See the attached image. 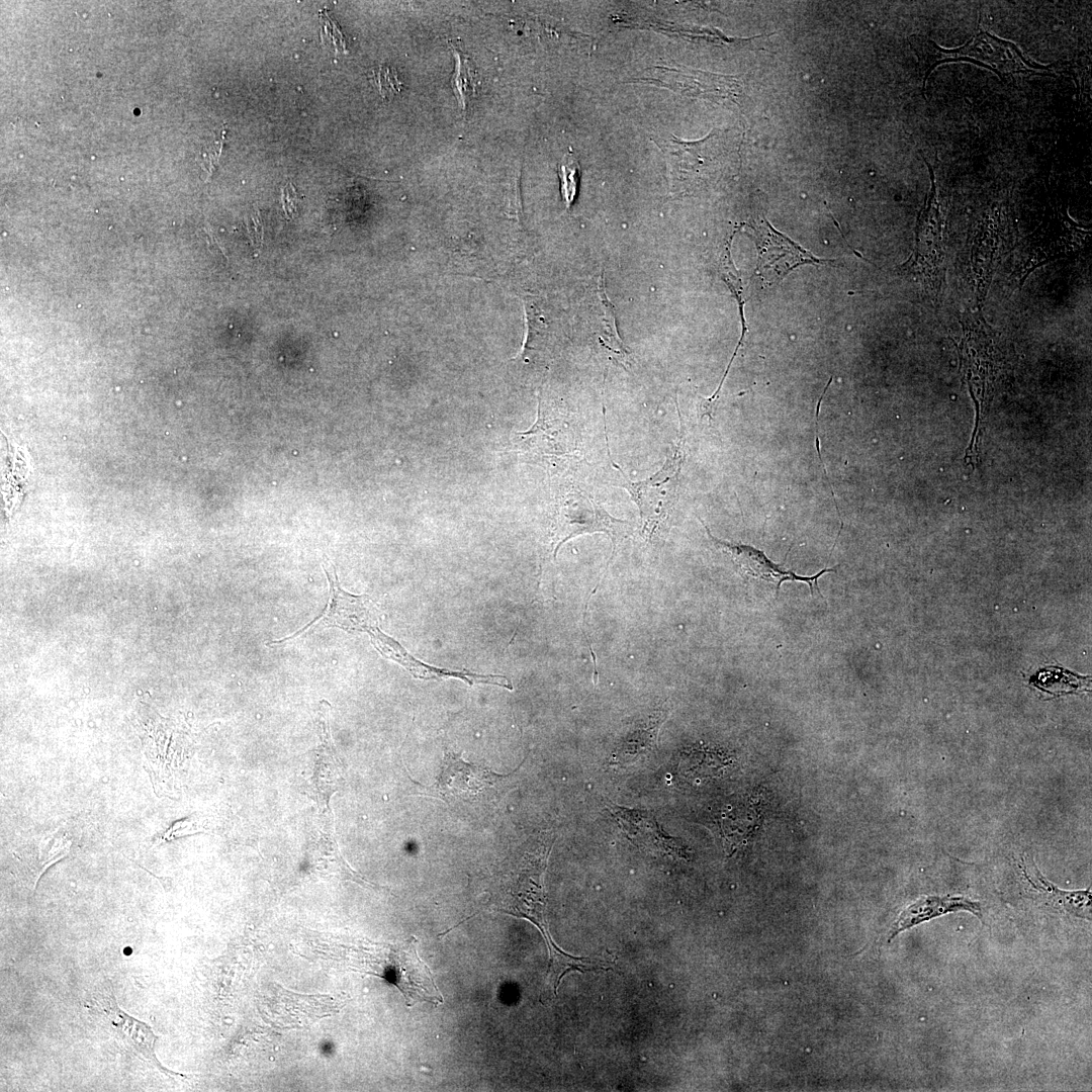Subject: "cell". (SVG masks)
<instances>
[{
	"mask_svg": "<svg viewBox=\"0 0 1092 1092\" xmlns=\"http://www.w3.org/2000/svg\"><path fill=\"white\" fill-rule=\"evenodd\" d=\"M71 846V840L68 833L61 827L54 831L43 834L37 844V859L34 861L29 872V883L32 887H35L39 877L44 871L56 861L65 857Z\"/></svg>",
	"mask_w": 1092,
	"mask_h": 1092,
	"instance_id": "9a60e30c",
	"label": "cell"
},
{
	"mask_svg": "<svg viewBox=\"0 0 1092 1092\" xmlns=\"http://www.w3.org/2000/svg\"><path fill=\"white\" fill-rule=\"evenodd\" d=\"M108 1023L115 1036L122 1040L135 1056L152 1065L157 1070L169 1076H177L165 1068L156 1056L155 1048L158 1036L152 1027L144 1021L136 1019L123 1011L108 984H104L101 990L93 996L91 1003L86 1005Z\"/></svg>",
	"mask_w": 1092,
	"mask_h": 1092,
	"instance_id": "52a82bcc",
	"label": "cell"
},
{
	"mask_svg": "<svg viewBox=\"0 0 1092 1092\" xmlns=\"http://www.w3.org/2000/svg\"><path fill=\"white\" fill-rule=\"evenodd\" d=\"M1030 682L1041 691L1053 695L1086 691L1090 679L1058 667H1046L1038 671Z\"/></svg>",
	"mask_w": 1092,
	"mask_h": 1092,
	"instance_id": "e0dca14e",
	"label": "cell"
},
{
	"mask_svg": "<svg viewBox=\"0 0 1092 1092\" xmlns=\"http://www.w3.org/2000/svg\"><path fill=\"white\" fill-rule=\"evenodd\" d=\"M560 189L568 208L573 202L579 179V165L571 153L565 155L559 164Z\"/></svg>",
	"mask_w": 1092,
	"mask_h": 1092,
	"instance_id": "ac0fdd59",
	"label": "cell"
},
{
	"mask_svg": "<svg viewBox=\"0 0 1092 1092\" xmlns=\"http://www.w3.org/2000/svg\"><path fill=\"white\" fill-rule=\"evenodd\" d=\"M666 717L667 711L660 708L635 724L618 742L612 755L614 763H630L651 751Z\"/></svg>",
	"mask_w": 1092,
	"mask_h": 1092,
	"instance_id": "4fadbf2b",
	"label": "cell"
},
{
	"mask_svg": "<svg viewBox=\"0 0 1092 1092\" xmlns=\"http://www.w3.org/2000/svg\"><path fill=\"white\" fill-rule=\"evenodd\" d=\"M373 80L380 95L388 98L398 93L401 83L397 79L396 72L389 67H379L373 73Z\"/></svg>",
	"mask_w": 1092,
	"mask_h": 1092,
	"instance_id": "d6986e66",
	"label": "cell"
},
{
	"mask_svg": "<svg viewBox=\"0 0 1092 1092\" xmlns=\"http://www.w3.org/2000/svg\"><path fill=\"white\" fill-rule=\"evenodd\" d=\"M417 938L410 937L398 944H388L383 958L376 961L378 976L394 984L402 993L406 1006L419 1002L438 1005L444 1002L429 967L417 953Z\"/></svg>",
	"mask_w": 1092,
	"mask_h": 1092,
	"instance_id": "277c9868",
	"label": "cell"
},
{
	"mask_svg": "<svg viewBox=\"0 0 1092 1092\" xmlns=\"http://www.w3.org/2000/svg\"><path fill=\"white\" fill-rule=\"evenodd\" d=\"M324 568L330 583V601L323 616L311 621L299 632L283 640L273 641L271 644L292 639L320 626H334L348 632H367L370 637L380 630L378 627L379 610L371 598L365 595L355 596L345 592L339 584L335 567H333V572L327 566H324Z\"/></svg>",
	"mask_w": 1092,
	"mask_h": 1092,
	"instance_id": "8992f818",
	"label": "cell"
},
{
	"mask_svg": "<svg viewBox=\"0 0 1092 1092\" xmlns=\"http://www.w3.org/2000/svg\"><path fill=\"white\" fill-rule=\"evenodd\" d=\"M679 416V437L672 453L666 458L662 467L651 476L632 481L611 458L609 445L608 455L611 463L621 474V486L624 487L637 505L641 519V535L646 540H653L668 531L673 508L678 498L679 476L684 462V430Z\"/></svg>",
	"mask_w": 1092,
	"mask_h": 1092,
	"instance_id": "7a4b0ae2",
	"label": "cell"
},
{
	"mask_svg": "<svg viewBox=\"0 0 1092 1092\" xmlns=\"http://www.w3.org/2000/svg\"><path fill=\"white\" fill-rule=\"evenodd\" d=\"M748 225L753 231L758 251L756 272L766 285L780 281L799 265H824L835 262L815 257L811 252L775 230L763 216L754 219Z\"/></svg>",
	"mask_w": 1092,
	"mask_h": 1092,
	"instance_id": "5b68a950",
	"label": "cell"
},
{
	"mask_svg": "<svg viewBox=\"0 0 1092 1092\" xmlns=\"http://www.w3.org/2000/svg\"><path fill=\"white\" fill-rule=\"evenodd\" d=\"M911 42L922 63L924 88L929 75L938 65L952 62L976 64L1003 80L1014 75L1052 74L1051 67L1030 61L1015 43L981 27L962 47L954 49L941 48L923 36H914Z\"/></svg>",
	"mask_w": 1092,
	"mask_h": 1092,
	"instance_id": "6da1fadb",
	"label": "cell"
},
{
	"mask_svg": "<svg viewBox=\"0 0 1092 1092\" xmlns=\"http://www.w3.org/2000/svg\"><path fill=\"white\" fill-rule=\"evenodd\" d=\"M610 810L635 844L651 850L673 851V838L666 836L647 814L614 805L610 806Z\"/></svg>",
	"mask_w": 1092,
	"mask_h": 1092,
	"instance_id": "5bb4252c",
	"label": "cell"
},
{
	"mask_svg": "<svg viewBox=\"0 0 1092 1092\" xmlns=\"http://www.w3.org/2000/svg\"><path fill=\"white\" fill-rule=\"evenodd\" d=\"M251 218H252V223L247 222L248 236H249L250 242H251V244L253 245V247L255 249L256 248H261L262 245H263V239H264V229H263V224H262V220H261L259 211L256 210L252 214Z\"/></svg>",
	"mask_w": 1092,
	"mask_h": 1092,
	"instance_id": "44dd1931",
	"label": "cell"
},
{
	"mask_svg": "<svg viewBox=\"0 0 1092 1092\" xmlns=\"http://www.w3.org/2000/svg\"><path fill=\"white\" fill-rule=\"evenodd\" d=\"M629 524L611 516L593 497L578 488L564 493L555 517L552 544L554 557L560 546L582 534L605 533L613 542V550L620 538L628 531Z\"/></svg>",
	"mask_w": 1092,
	"mask_h": 1092,
	"instance_id": "3957f363",
	"label": "cell"
},
{
	"mask_svg": "<svg viewBox=\"0 0 1092 1092\" xmlns=\"http://www.w3.org/2000/svg\"><path fill=\"white\" fill-rule=\"evenodd\" d=\"M297 192L292 183H287L281 191V204L286 218L290 219L297 213Z\"/></svg>",
	"mask_w": 1092,
	"mask_h": 1092,
	"instance_id": "ffe728a7",
	"label": "cell"
},
{
	"mask_svg": "<svg viewBox=\"0 0 1092 1092\" xmlns=\"http://www.w3.org/2000/svg\"><path fill=\"white\" fill-rule=\"evenodd\" d=\"M518 435L527 441L528 447L540 453L560 455L575 449V435L567 422L562 418L547 416L540 405L535 424Z\"/></svg>",
	"mask_w": 1092,
	"mask_h": 1092,
	"instance_id": "7c38bea8",
	"label": "cell"
},
{
	"mask_svg": "<svg viewBox=\"0 0 1092 1092\" xmlns=\"http://www.w3.org/2000/svg\"><path fill=\"white\" fill-rule=\"evenodd\" d=\"M968 911L982 919L981 904L963 896H924L906 907L889 931V941L900 932L947 913Z\"/></svg>",
	"mask_w": 1092,
	"mask_h": 1092,
	"instance_id": "30bf717a",
	"label": "cell"
},
{
	"mask_svg": "<svg viewBox=\"0 0 1092 1092\" xmlns=\"http://www.w3.org/2000/svg\"><path fill=\"white\" fill-rule=\"evenodd\" d=\"M455 60V69L451 84L454 95L458 100L459 107L465 113L472 99L476 96L478 88V75L469 58L459 49L451 44Z\"/></svg>",
	"mask_w": 1092,
	"mask_h": 1092,
	"instance_id": "2e32d148",
	"label": "cell"
},
{
	"mask_svg": "<svg viewBox=\"0 0 1092 1092\" xmlns=\"http://www.w3.org/2000/svg\"><path fill=\"white\" fill-rule=\"evenodd\" d=\"M1020 867L1025 881L1037 894L1040 901L1057 911L1081 918H1091L1090 890L1065 891L1059 889L1041 875L1032 859L1027 861L1026 858L1022 857Z\"/></svg>",
	"mask_w": 1092,
	"mask_h": 1092,
	"instance_id": "8fae6325",
	"label": "cell"
},
{
	"mask_svg": "<svg viewBox=\"0 0 1092 1092\" xmlns=\"http://www.w3.org/2000/svg\"><path fill=\"white\" fill-rule=\"evenodd\" d=\"M205 234L207 235V244L209 250H213L215 254L220 253L228 261L229 259L223 247L218 243L213 234H211L210 231L207 230H205Z\"/></svg>",
	"mask_w": 1092,
	"mask_h": 1092,
	"instance_id": "7402d4cb",
	"label": "cell"
},
{
	"mask_svg": "<svg viewBox=\"0 0 1092 1092\" xmlns=\"http://www.w3.org/2000/svg\"><path fill=\"white\" fill-rule=\"evenodd\" d=\"M700 521L711 543L731 559L744 580L756 579L772 584L776 597L779 596L783 582L787 580L807 583L812 596L816 592L822 597L818 586V579L826 572L836 571V568H824L814 575H799L792 570L783 569L782 564L775 563L763 551L751 545L730 542L715 537L708 526L702 520Z\"/></svg>",
	"mask_w": 1092,
	"mask_h": 1092,
	"instance_id": "ba28073f",
	"label": "cell"
},
{
	"mask_svg": "<svg viewBox=\"0 0 1092 1092\" xmlns=\"http://www.w3.org/2000/svg\"><path fill=\"white\" fill-rule=\"evenodd\" d=\"M506 777L464 760L460 753L448 751L444 755L435 789L437 797L447 802L452 799L470 800Z\"/></svg>",
	"mask_w": 1092,
	"mask_h": 1092,
	"instance_id": "9c48e42d",
	"label": "cell"
}]
</instances>
